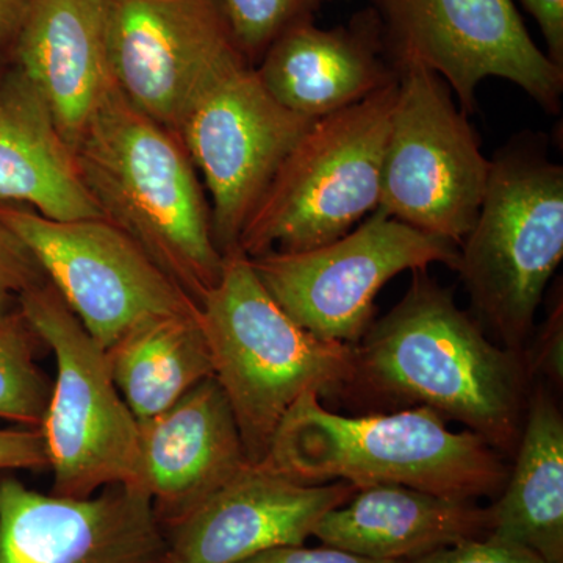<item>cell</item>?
Listing matches in <instances>:
<instances>
[{
	"mask_svg": "<svg viewBox=\"0 0 563 563\" xmlns=\"http://www.w3.org/2000/svg\"><path fill=\"white\" fill-rule=\"evenodd\" d=\"M44 280L31 250L0 222V317L16 309L21 292Z\"/></svg>",
	"mask_w": 563,
	"mask_h": 563,
	"instance_id": "d4e9b609",
	"label": "cell"
},
{
	"mask_svg": "<svg viewBox=\"0 0 563 563\" xmlns=\"http://www.w3.org/2000/svg\"><path fill=\"white\" fill-rule=\"evenodd\" d=\"M213 377L228 396L247 461H265L274 433L299 396H342L351 380V344L324 342L277 306L235 250L218 284L199 302Z\"/></svg>",
	"mask_w": 563,
	"mask_h": 563,
	"instance_id": "277c9868",
	"label": "cell"
},
{
	"mask_svg": "<svg viewBox=\"0 0 563 563\" xmlns=\"http://www.w3.org/2000/svg\"><path fill=\"white\" fill-rule=\"evenodd\" d=\"M352 351L343 395L391 410L429 407L514 459L532 388L525 354L493 343L428 269L412 272L401 301Z\"/></svg>",
	"mask_w": 563,
	"mask_h": 563,
	"instance_id": "6da1fadb",
	"label": "cell"
},
{
	"mask_svg": "<svg viewBox=\"0 0 563 563\" xmlns=\"http://www.w3.org/2000/svg\"><path fill=\"white\" fill-rule=\"evenodd\" d=\"M395 68L433 70L466 114L488 77L512 81L548 113H559L563 69L533 43L514 0H373Z\"/></svg>",
	"mask_w": 563,
	"mask_h": 563,
	"instance_id": "8fae6325",
	"label": "cell"
},
{
	"mask_svg": "<svg viewBox=\"0 0 563 563\" xmlns=\"http://www.w3.org/2000/svg\"><path fill=\"white\" fill-rule=\"evenodd\" d=\"M47 466L46 444L40 429H0V473Z\"/></svg>",
	"mask_w": 563,
	"mask_h": 563,
	"instance_id": "83f0119b",
	"label": "cell"
},
{
	"mask_svg": "<svg viewBox=\"0 0 563 563\" xmlns=\"http://www.w3.org/2000/svg\"><path fill=\"white\" fill-rule=\"evenodd\" d=\"M526 363L532 380L537 377L562 387L563 380V302L554 299L542 328L532 336L525 351Z\"/></svg>",
	"mask_w": 563,
	"mask_h": 563,
	"instance_id": "484cf974",
	"label": "cell"
},
{
	"mask_svg": "<svg viewBox=\"0 0 563 563\" xmlns=\"http://www.w3.org/2000/svg\"><path fill=\"white\" fill-rule=\"evenodd\" d=\"M398 563H548L528 548L485 537Z\"/></svg>",
	"mask_w": 563,
	"mask_h": 563,
	"instance_id": "4316f807",
	"label": "cell"
},
{
	"mask_svg": "<svg viewBox=\"0 0 563 563\" xmlns=\"http://www.w3.org/2000/svg\"><path fill=\"white\" fill-rule=\"evenodd\" d=\"M532 14L544 41L547 55L555 66L563 69V0H520Z\"/></svg>",
	"mask_w": 563,
	"mask_h": 563,
	"instance_id": "f546056e",
	"label": "cell"
},
{
	"mask_svg": "<svg viewBox=\"0 0 563 563\" xmlns=\"http://www.w3.org/2000/svg\"><path fill=\"white\" fill-rule=\"evenodd\" d=\"M562 257V165L550 161L542 140L521 136L493 158L483 206L454 268L474 317L503 347L525 354Z\"/></svg>",
	"mask_w": 563,
	"mask_h": 563,
	"instance_id": "5b68a950",
	"label": "cell"
},
{
	"mask_svg": "<svg viewBox=\"0 0 563 563\" xmlns=\"http://www.w3.org/2000/svg\"><path fill=\"white\" fill-rule=\"evenodd\" d=\"M107 47L114 87L174 133L211 80L250 63L218 0H107Z\"/></svg>",
	"mask_w": 563,
	"mask_h": 563,
	"instance_id": "4fadbf2b",
	"label": "cell"
},
{
	"mask_svg": "<svg viewBox=\"0 0 563 563\" xmlns=\"http://www.w3.org/2000/svg\"><path fill=\"white\" fill-rule=\"evenodd\" d=\"M313 122L280 106L250 63L224 70L188 107L177 135L206 184L222 255L236 250L282 163Z\"/></svg>",
	"mask_w": 563,
	"mask_h": 563,
	"instance_id": "7c38bea8",
	"label": "cell"
},
{
	"mask_svg": "<svg viewBox=\"0 0 563 563\" xmlns=\"http://www.w3.org/2000/svg\"><path fill=\"white\" fill-rule=\"evenodd\" d=\"M16 69L70 147L113 87L107 0H31L16 33Z\"/></svg>",
	"mask_w": 563,
	"mask_h": 563,
	"instance_id": "ac0fdd59",
	"label": "cell"
},
{
	"mask_svg": "<svg viewBox=\"0 0 563 563\" xmlns=\"http://www.w3.org/2000/svg\"><path fill=\"white\" fill-rule=\"evenodd\" d=\"M5 224L103 350L141 322L199 306L143 247L106 218L58 221L0 203Z\"/></svg>",
	"mask_w": 563,
	"mask_h": 563,
	"instance_id": "30bf717a",
	"label": "cell"
},
{
	"mask_svg": "<svg viewBox=\"0 0 563 563\" xmlns=\"http://www.w3.org/2000/svg\"><path fill=\"white\" fill-rule=\"evenodd\" d=\"M165 550L139 487L111 485L77 499L0 477V563H162Z\"/></svg>",
	"mask_w": 563,
	"mask_h": 563,
	"instance_id": "5bb4252c",
	"label": "cell"
},
{
	"mask_svg": "<svg viewBox=\"0 0 563 563\" xmlns=\"http://www.w3.org/2000/svg\"><path fill=\"white\" fill-rule=\"evenodd\" d=\"M43 346L18 307L0 317V420L18 428L43 424L54 387L36 362Z\"/></svg>",
	"mask_w": 563,
	"mask_h": 563,
	"instance_id": "603a6c76",
	"label": "cell"
},
{
	"mask_svg": "<svg viewBox=\"0 0 563 563\" xmlns=\"http://www.w3.org/2000/svg\"><path fill=\"white\" fill-rule=\"evenodd\" d=\"M31 0H0V41L16 38Z\"/></svg>",
	"mask_w": 563,
	"mask_h": 563,
	"instance_id": "4dcf8cb0",
	"label": "cell"
},
{
	"mask_svg": "<svg viewBox=\"0 0 563 563\" xmlns=\"http://www.w3.org/2000/svg\"><path fill=\"white\" fill-rule=\"evenodd\" d=\"M0 203L58 221L103 218L49 107L18 69L0 81Z\"/></svg>",
	"mask_w": 563,
	"mask_h": 563,
	"instance_id": "ffe728a7",
	"label": "cell"
},
{
	"mask_svg": "<svg viewBox=\"0 0 563 563\" xmlns=\"http://www.w3.org/2000/svg\"><path fill=\"white\" fill-rule=\"evenodd\" d=\"M255 70L280 106L314 121L398 79L373 9L335 29L317 27L313 21L288 29Z\"/></svg>",
	"mask_w": 563,
	"mask_h": 563,
	"instance_id": "e0dca14e",
	"label": "cell"
},
{
	"mask_svg": "<svg viewBox=\"0 0 563 563\" xmlns=\"http://www.w3.org/2000/svg\"><path fill=\"white\" fill-rule=\"evenodd\" d=\"M357 490L346 481L296 483L263 463H251L191 514L163 529L162 563H242L269 548L303 544L318 521Z\"/></svg>",
	"mask_w": 563,
	"mask_h": 563,
	"instance_id": "9a60e30c",
	"label": "cell"
},
{
	"mask_svg": "<svg viewBox=\"0 0 563 563\" xmlns=\"http://www.w3.org/2000/svg\"><path fill=\"white\" fill-rule=\"evenodd\" d=\"M262 463L301 484H395L476 503L498 498L510 472L477 433L451 431L429 407L344 417L317 391L292 404Z\"/></svg>",
	"mask_w": 563,
	"mask_h": 563,
	"instance_id": "3957f363",
	"label": "cell"
},
{
	"mask_svg": "<svg viewBox=\"0 0 563 563\" xmlns=\"http://www.w3.org/2000/svg\"><path fill=\"white\" fill-rule=\"evenodd\" d=\"M233 41L246 60L263 57L282 33L302 22L329 0H218Z\"/></svg>",
	"mask_w": 563,
	"mask_h": 563,
	"instance_id": "cb8c5ba5",
	"label": "cell"
},
{
	"mask_svg": "<svg viewBox=\"0 0 563 563\" xmlns=\"http://www.w3.org/2000/svg\"><path fill=\"white\" fill-rule=\"evenodd\" d=\"M398 79L320 118L303 133L244 225L250 258L314 250L346 235L379 207Z\"/></svg>",
	"mask_w": 563,
	"mask_h": 563,
	"instance_id": "8992f818",
	"label": "cell"
},
{
	"mask_svg": "<svg viewBox=\"0 0 563 563\" xmlns=\"http://www.w3.org/2000/svg\"><path fill=\"white\" fill-rule=\"evenodd\" d=\"M488 507V537L563 563V417L543 384L532 385L514 465Z\"/></svg>",
	"mask_w": 563,
	"mask_h": 563,
	"instance_id": "44dd1931",
	"label": "cell"
},
{
	"mask_svg": "<svg viewBox=\"0 0 563 563\" xmlns=\"http://www.w3.org/2000/svg\"><path fill=\"white\" fill-rule=\"evenodd\" d=\"M74 154L103 218L135 240L199 306L220 280L224 255L179 135L133 107L113 85Z\"/></svg>",
	"mask_w": 563,
	"mask_h": 563,
	"instance_id": "7a4b0ae2",
	"label": "cell"
},
{
	"mask_svg": "<svg viewBox=\"0 0 563 563\" xmlns=\"http://www.w3.org/2000/svg\"><path fill=\"white\" fill-rule=\"evenodd\" d=\"M106 355L113 383L139 421L165 412L213 377L199 312L141 322L107 347Z\"/></svg>",
	"mask_w": 563,
	"mask_h": 563,
	"instance_id": "7402d4cb",
	"label": "cell"
},
{
	"mask_svg": "<svg viewBox=\"0 0 563 563\" xmlns=\"http://www.w3.org/2000/svg\"><path fill=\"white\" fill-rule=\"evenodd\" d=\"M396 70L377 209L461 246L483 206L492 161L439 74L420 65Z\"/></svg>",
	"mask_w": 563,
	"mask_h": 563,
	"instance_id": "ba28073f",
	"label": "cell"
},
{
	"mask_svg": "<svg viewBox=\"0 0 563 563\" xmlns=\"http://www.w3.org/2000/svg\"><path fill=\"white\" fill-rule=\"evenodd\" d=\"M490 507L380 484L361 488L329 510L313 537L325 547L373 561L402 562L442 548L488 537Z\"/></svg>",
	"mask_w": 563,
	"mask_h": 563,
	"instance_id": "d6986e66",
	"label": "cell"
},
{
	"mask_svg": "<svg viewBox=\"0 0 563 563\" xmlns=\"http://www.w3.org/2000/svg\"><path fill=\"white\" fill-rule=\"evenodd\" d=\"M16 306L57 362L40 428L52 495L80 499L111 485L141 488L140 422L113 383L106 350L47 279L21 292Z\"/></svg>",
	"mask_w": 563,
	"mask_h": 563,
	"instance_id": "52a82bcc",
	"label": "cell"
},
{
	"mask_svg": "<svg viewBox=\"0 0 563 563\" xmlns=\"http://www.w3.org/2000/svg\"><path fill=\"white\" fill-rule=\"evenodd\" d=\"M139 422L141 488L163 529L251 465L231 404L214 377L165 412Z\"/></svg>",
	"mask_w": 563,
	"mask_h": 563,
	"instance_id": "2e32d148",
	"label": "cell"
},
{
	"mask_svg": "<svg viewBox=\"0 0 563 563\" xmlns=\"http://www.w3.org/2000/svg\"><path fill=\"white\" fill-rule=\"evenodd\" d=\"M459 246L376 209L346 235L302 252L250 258L277 306L324 342L357 344L376 312V296L404 272L433 263L455 268Z\"/></svg>",
	"mask_w": 563,
	"mask_h": 563,
	"instance_id": "9c48e42d",
	"label": "cell"
},
{
	"mask_svg": "<svg viewBox=\"0 0 563 563\" xmlns=\"http://www.w3.org/2000/svg\"><path fill=\"white\" fill-rule=\"evenodd\" d=\"M242 563H398L388 561H373L325 547L307 548L303 544H285V547L269 548L262 553L252 555Z\"/></svg>",
	"mask_w": 563,
	"mask_h": 563,
	"instance_id": "f1b7e54d",
	"label": "cell"
}]
</instances>
